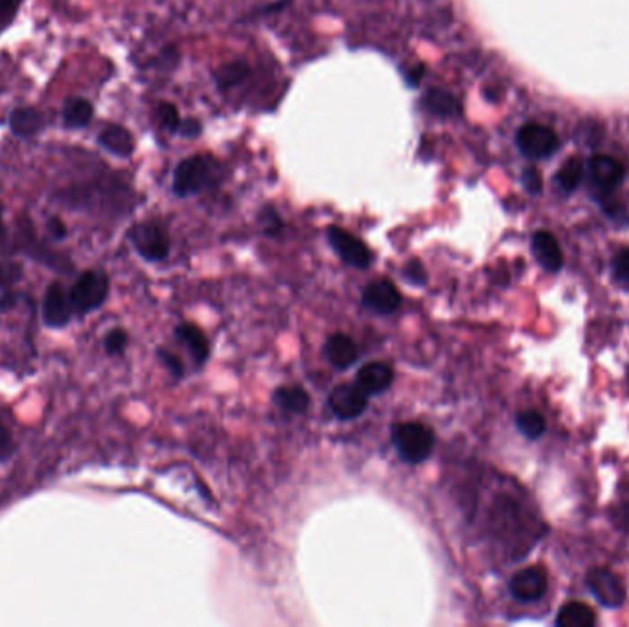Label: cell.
<instances>
[{
    "label": "cell",
    "instance_id": "cell-36",
    "mask_svg": "<svg viewBox=\"0 0 629 627\" xmlns=\"http://www.w3.org/2000/svg\"><path fill=\"white\" fill-rule=\"evenodd\" d=\"M422 74H424V66H416L409 70L406 72V82H409V85H418L422 82Z\"/></svg>",
    "mask_w": 629,
    "mask_h": 627
},
{
    "label": "cell",
    "instance_id": "cell-17",
    "mask_svg": "<svg viewBox=\"0 0 629 627\" xmlns=\"http://www.w3.org/2000/svg\"><path fill=\"white\" fill-rule=\"evenodd\" d=\"M100 144L105 147L107 152H110L113 155L118 157H129L135 152V140L133 135L117 124H110L107 127H103V131L100 133Z\"/></svg>",
    "mask_w": 629,
    "mask_h": 627
},
{
    "label": "cell",
    "instance_id": "cell-10",
    "mask_svg": "<svg viewBox=\"0 0 629 627\" xmlns=\"http://www.w3.org/2000/svg\"><path fill=\"white\" fill-rule=\"evenodd\" d=\"M363 306L378 315H392L401 308V292L387 278L374 280L363 291Z\"/></svg>",
    "mask_w": 629,
    "mask_h": 627
},
{
    "label": "cell",
    "instance_id": "cell-6",
    "mask_svg": "<svg viewBox=\"0 0 629 627\" xmlns=\"http://www.w3.org/2000/svg\"><path fill=\"white\" fill-rule=\"evenodd\" d=\"M517 145L530 159H545L558 150L560 138L546 126L527 124L517 133Z\"/></svg>",
    "mask_w": 629,
    "mask_h": 627
},
{
    "label": "cell",
    "instance_id": "cell-9",
    "mask_svg": "<svg viewBox=\"0 0 629 627\" xmlns=\"http://www.w3.org/2000/svg\"><path fill=\"white\" fill-rule=\"evenodd\" d=\"M587 175L595 192L606 196L613 192L624 179V166L609 155H595L587 162Z\"/></svg>",
    "mask_w": 629,
    "mask_h": 627
},
{
    "label": "cell",
    "instance_id": "cell-16",
    "mask_svg": "<svg viewBox=\"0 0 629 627\" xmlns=\"http://www.w3.org/2000/svg\"><path fill=\"white\" fill-rule=\"evenodd\" d=\"M175 335L184 346L188 348V352L192 353L197 364L206 362V359L210 357V344L201 327L194 324H179L175 327Z\"/></svg>",
    "mask_w": 629,
    "mask_h": 627
},
{
    "label": "cell",
    "instance_id": "cell-7",
    "mask_svg": "<svg viewBox=\"0 0 629 627\" xmlns=\"http://www.w3.org/2000/svg\"><path fill=\"white\" fill-rule=\"evenodd\" d=\"M368 397L370 396L364 394L355 383L339 385L329 392L328 407L333 413V416L348 422L359 418L366 411Z\"/></svg>",
    "mask_w": 629,
    "mask_h": 627
},
{
    "label": "cell",
    "instance_id": "cell-20",
    "mask_svg": "<svg viewBox=\"0 0 629 627\" xmlns=\"http://www.w3.org/2000/svg\"><path fill=\"white\" fill-rule=\"evenodd\" d=\"M595 622H597V616L593 609L581 602H571L563 605L556 618V623L560 627H590L595 625Z\"/></svg>",
    "mask_w": 629,
    "mask_h": 627
},
{
    "label": "cell",
    "instance_id": "cell-4",
    "mask_svg": "<svg viewBox=\"0 0 629 627\" xmlns=\"http://www.w3.org/2000/svg\"><path fill=\"white\" fill-rule=\"evenodd\" d=\"M129 241L147 262H162L170 254V236L159 223H138L129 231Z\"/></svg>",
    "mask_w": 629,
    "mask_h": 627
},
{
    "label": "cell",
    "instance_id": "cell-2",
    "mask_svg": "<svg viewBox=\"0 0 629 627\" xmlns=\"http://www.w3.org/2000/svg\"><path fill=\"white\" fill-rule=\"evenodd\" d=\"M392 444L406 464L425 462L434 449V432L420 422H401L390 429Z\"/></svg>",
    "mask_w": 629,
    "mask_h": 627
},
{
    "label": "cell",
    "instance_id": "cell-23",
    "mask_svg": "<svg viewBox=\"0 0 629 627\" xmlns=\"http://www.w3.org/2000/svg\"><path fill=\"white\" fill-rule=\"evenodd\" d=\"M583 173H585L583 162L580 159H571L560 168L556 177H554V184H556V188L562 194H565V196L572 194L580 187Z\"/></svg>",
    "mask_w": 629,
    "mask_h": 627
},
{
    "label": "cell",
    "instance_id": "cell-1",
    "mask_svg": "<svg viewBox=\"0 0 629 627\" xmlns=\"http://www.w3.org/2000/svg\"><path fill=\"white\" fill-rule=\"evenodd\" d=\"M223 168L212 155H194L182 161L173 175V192L180 197L201 194L221 180Z\"/></svg>",
    "mask_w": 629,
    "mask_h": 627
},
{
    "label": "cell",
    "instance_id": "cell-24",
    "mask_svg": "<svg viewBox=\"0 0 629 627\" xmlns=\"http://www.w3.org/2000/svg\"><path fill=\"white\" fill-rule=\"evenodd\" d=\"M517 429L520 432L529 438V440H537L545 432V418L537 411H525L521 414H517Z\"/></svg>",
    "mask_w": 629,
    "mask_h": 627
},
{
    "label": "cell",
    "instance_id": "cell-27",
    "mask_svg": "<svg viewBox=\"0 0 629 627\" xmlns=\"http://www.w3.org/2000/svg\"><path fill=\"white\" fill-rule=\"evenodd\" d=\"M613 276L618 283L629 287V248L618 252L613 260Z\"/></svg>",
    "mask_w": 629,
    "mask_h": 627
},
{
    "label": "cell",
    "instance_id": "cell-18",
    "mask_svg": "<svg viewBox=\"0 0 629 627\" xmlns=\"http://www.w3.org/2000/svg\"><path fill=\"white\" fill-rule=\"evenodd\" d=\"M273 401L276 403V407H280L289 414H304L310 409L311 397L302 387L291 385V387L276 388Z\"/></svg>",
    "mask_w": 629,
    "mask_h": 627
},
{
    "label": "cell",
    "instance_id": "cell-30",
    "mask_svg": "<svg viewBox=\"0 0 629 627\" xmlns=\"http://www.w3.org/2000/svg\"><path fill=\"white\" fill-rule=\"evenodd\" d=\"M21 266L13 264V262H6L0 266V285L3 287H10L13 285L19 278H21Z\"/></svg>",
    "mask_w": 629,
    "mask_h": 627
},
{
    "label": "cell",
    "instance_id": "cell-29",
    "mask_svg": "<svg viewBox=\"0 0 629 627\" xmlns=\"http://www.w3.org/2000/svg\"><path fill=\"white\" fill-rule=\"evenodd\" d=\"M159 120L168 131H177L180 129V117L175 105L171 103H161L159 107Z\"/></svg>",
    "mask_w": 629,
    "mask_h": 627
},
{
    "label": "cell",
    "instance_id": "cell-31",
    "mask_svg": "<svg viewBox=\"0 0 629 627\" xmlns=\"http://www.w3.org/2000/svg\"><path fill=\"white\" fill-rule=\"evenodd\" d=\"M13 453V440L8 427L0 420V462L6 460Z\"/></svg>",
    "mask_w": 629,
    "mask_h": 627
},
{
    "label": "cell",
    "instance_id": "cell-21",
    "mask_svg": "<svg viewBox=\"0 0 629 627\" xmlns=\"http://www.w3.org/2000/svg\"><path fill=\"white\" fill-rule=\"evenodd\" d=\"M10 126L17 136H33L43 129L45 122H43V117L37 113L35 109L21 107V109H15L12 113Z\"/></svg>",
    "mask_w": 629,
    "mask_h": 627
},
{
    "label": "cell",
    "instance_id": "cell-3",
    "mask_svg": "<svg viewBox=\"0 0 629 627\" xmlns=\"http://www.w3.org/2000/svg\"><path fill=\"white\" fill-rule=\"evenodd\" d=\"M70 292L72 308L76 313L85 315L103 306L109 294V278L101 271H87L74 282Z\"/></svg>",
    "mask_w": 629,
    "mask_h": 627
},
{
    "label": "cell",
    "instance_id": "cell-25",
    "mask_svg": "<svg viewBox=\"0 0 629 627\" xmlns=\"http://www.w3.org/2000/svg\"><path fill=\"white\" fill-rule=\"evenodd\" d=\"M247 65L245 63H231V65H225L223 68H221L217 74H215V80H217V85L221 89H229L236 83H240L245 76H247Z\"/></svg>",
    "mask_w": 629,
    "mask_h": 627
},
{
    "label": "cell",
    "instance_id": "cell-12",
    "mask_svg": "<svg viewBox=\"0 0 629 627\" xmlns=\"http://www.w3.org/2000/svg\"><path fill=\"white\" fill-rule=\"evenodd\" d=\"M546 593V572L541 567H527L510 579V595L521 604L537 602Z\"/></svg>",
    "mask_w": 629,
    "mask_h": 627
},
{
    "label": "cell",
    "instance_id": "cell-35",
    "mask_svg": "<svg viewBox=\"0 0 629 627\" xmlns=\"http://www.w3.org/2000/svg\"><path fill=\"white\" fill-rule=\"evenodd\" d=\"M180 129H182V133L187 135V136H196V135L199 133L201 127H199V122H197V120L190 118V120H187L184 124H180Z\"/></svg>",
    "mask_w": 629,
    "mask_h": 627
},
{
    "label": "cell",
    "instance_id": "cell-8",
    "mask_svg": "<svg viewBox=\"0 0 629 627\" xmlns=\"http://www.w3.org/2000/svg\"><path fill=\"white\" fill-rule=\"evenodd\" d=\"M587 585L593 597L609 609H616L625 602V587L616 574L607 569H593L587 574Z\"/></svg>",
    "mask_w": 629,
    "mask_h": 627
},
{
    "label": "cell",
    "instance_id": "cell-26",
    "mask_svg": "<svg viewBox=\"0 0 629 627\" xmlns=\"http://www.w3.org/2000/svg\"><path fill=\"white\" fill-rule=\"evenodd\" d=\"M127 343H129V337L126 334V329L115 327V329H110L109 334L105 335L103 348H105V352L109 355H120L127 348Z\"/></svg>",
    "mask_w": 629,
    "mask_h": 627
},
{
    "label": "cell",
    "instance_id": "cell-13",
    "mask_svg": "<svg viewBox=\"0 0 629 627\" xmlns=\"http://www.w3.org/2000/svg\"><path fill=\"white\" fill-rule=\"evenodd\" d=\"M392 381H394L392 366L383 361L368 362L361 366L355 376V385L368 396L383 394L387 388H390Z\"/></svg>",
    "mask_w": 629,
    "mask_h": 627
},
{
    "label": "cell",
    "instance_id": "cell-22",
    "mask_svg": "<svg viewBox=\"0 0 629 627\" xmlns=\"http://www.w3.org/2000/svg\"><path fill=\"white\" fill-rule=\"evenodd\" d=\"M92 117H94V109L83 98H70L65 103L63 118H65V126L66 127H72V129L85 127V126L91 124Z\"/></svg>",
    "mask_w": 629,
    "mask_h": 627
},
{
    "label": "cell",
    "instance_id": "cell-32",
    "mask_svg": "<svg viewBox=\"0 0 629 627\" xmlns=\"http://www.w3.org/2000/svg\"><path fill=\"white\" fill-rule=\"evenodd\" d=\"M159 357L162 359V362L166 364L168 370L175 376V378H180L184 374V368H182V362L179 361V357H175L171 352H166V350H159Z\"/></svg>",
    "mask_w": 629,
    "mask_h": 627
},
{
    "label": "cell",
    "instance_id": "cell-5",
    "mask_svg": "<svg viewBox=\"0 0 629 627\" xmlns=\"http://www.w3.org/2000/svg\"><path fill=\"white\" fill-rule=\"evenodd\" d=\"M328 241L339 254L341 260L355 269H366L372 266V250L366 247L364 241H361L359 238H355L354 234H350L348 231L341 229V227H329L328 229Z\"/></svg>",
    "mask_w": 629,
    "mask_h": 627
},
{
    "label": "cell",
    "instance_id": "cell-15",
    "mask_svg": "<svg viewBox=\"0 0 629 627\" xmlns=\"http://www.w3.org/2000/svg\"><path fill=\"white\" fill-rule=\"evenodd\" d=\"M359 355H361V352H359L357 343L345 334L331 335L324 344L326 361L331 366H336L337 370H346V368L354 366L357 362Z\"/></svg>",
    "mask_w": 629,
    "mask_h": 627
},
{
    "label": "cell",
    "instance_id": "cell-28",
    "mask_svg": "<svg viewBox=\"0 0 629 627\" xmlns=\"http://www.w3.org/2000/svg\"><path fill=\"white\" fill-rule=\"evenodd\" d=\"M403 276L409 280L413 285H425L427 283V271L420 260L406 262L403 267Z\"/></svg>",
    "mask_w": 629,
    "mask_h": 627
},
{
    "label": "cell",
    "instance_id": "cell-11",
    "mask_svg": "<svg viewBox=\"0 0 629 627\" xmlns=\"http://www.w3.org/2000/svg\"><path fill=\"white\" fill-rule=\"evenodd\" d=\"M74 313L70 292L63 287V283L54 282L48 285L43 297V306H41V315L43 322L48 327H63L70 322Z\"/></svg>",
    "mask_w": 629,
    "mask_h": 627
},
{
    "label": "cell",
    "instance_id": "cell-34",
    "mask_svg": "<svg viewBox=\"0 0 629 627\" xmlns=\"http://www.w3.org/2000/svg\"><path fill=\"white\" fill-rule=\"evenodd\" d=\"M48 232L52 238L56 239H63L66 236V227L61 219H50V223H48Z\"/></svg>",
    "mask_w": 629,
    "mask_h": 627
},
{
    "label": "cell",
    "instance_id": "cell-14",
    "mask_svg": "<svg viewBox=\"0 0 629 627\" xmlns=\"http://www.w3.org/2000/svg\"><path fill=\"white\" fill-rule=\"evenodd\" d=\"M532 252L537 264L548 273H560L563 267V252L550 232H536L532 238Z\"/></svg>",
    "mask_w": 629,
    "mask_h": 627
},
{
    "label": "cell",
    "instance_id": "cell-33",
    "mask_svg": "<svg viewBox=\"0 0 629 627\" xmlns=\"http://www.w3.org/2000/svg\"><path fill=\"white\" fill-rule=\"evenodd\" d=\"M523 182H525V187H527V190H529L530 194H539V192H541L543 182H541L539 173H537L534 168L525 170V173H523Z\"/></svg>",
    "mask_w": 629,
    "mask_h": 627
},
{
    "label": "cell",
    "instance_id": "cell-38",
    "mask_svg": "<svg viewBox=\"0 0 629 627\" xmlns=\"http://www.w3.org/2000/svg\"><path fill=\"white\" fill-rule=\"evenodd\" d=\"M0 223H3V206H0Z\"/></svg>",
    "mask_w": 629,
    "mask_h": 627
},
{
    "label": "cell",
    "instance_id": "cell-37",
    "mask_svg": "<svg viewBox=\"0 0 629 627\" xmlns=\"http://www.w3.org/2000/svg\"><path fill=\"white\" fill-rule=\"evenodd\" d=\"M13 4H15V0H0V15L12 12Z\"/></svg>",
    "mask_w": 629,
    "mask_h": 627
},
{
    "label": "cell",
    "instance_id": "cell-19",
    "mask_svg": "<svg viewBox=\"0 0 629 627\" xmlns=\"http://www.w3.org/2000/svg\"><path fill=\"white\" fill-rule=\"evenodd\" d=\"M422 103L431 115L441 117V118L459 117L460 110H462L459 100L453 94H450L448 91H441V89H431L424 96Z\"/></svg>",
    "mask_w": 629,
    "mask_h": 627
}]
</instances>
